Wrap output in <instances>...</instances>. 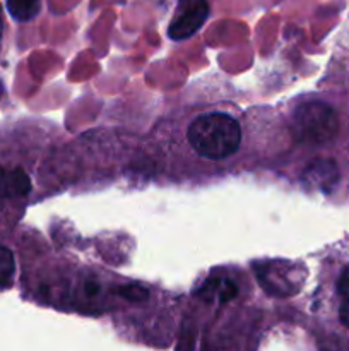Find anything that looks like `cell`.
I'll return each instance as SVG.
<instances>
[{
  "label": "cell",
  "mask_w": 349,
  "mask_h": 351,
  "mask_svg": "<svg viewBox=\"0 0 349 351\" xmlns=\"http://www.w3.org/2000/svg\"><path fill=\"white\" fill-rule=\"evenodd\" d=\"M31 178L21 167L0 165V201H17L29 195Z\"/></svg>",
  "instance_id": "4"
},
{
  "label": "cell",
  "mask_w": 349,
  "mask_h": 351,
  "mask_svg": "<svg viewBox=\"0 0 349 351\" xmlns=\"http://www.w3.org/2000/svg\"><path fill=\"white\" fill-rule=\"evenodd\" d=\"M202 298L205 300H218L221 304L233 300L238 295V287L231 280H222V278H212L205 281L204 288L201 290Z\"/></svg>",
  "instance_id": "6"
},
{
  "label": "cell",
  "mask_w": 349,
  "mask_h": 351,
  "mask_svg": "<svg viewBox=\"0 0 349 351\" xmlns=\"http://www.w3.org/2000/svg\"><path fill=\"white\" fill-rule=\"evenodd\" d=\"M337 290L342 298L341 308H339V317H341L342 324L349 328V267L342 271L341 278H339Z\"/></svg>",
  "instance_id": "9"
},
{
  "label": "cell",
  "mask_w": 349,
  "mask_h": 351,
  "mask_svg": "<svg viewBox=\"0 0 349 351\" xmlns=\"http://www.w3.org/2000/svg\"><path fill=\"white\" fill-rule=\"evenodd\" d=\"M209 16L207 0H178L177 10L168 27V36L174 41L194 36Z\"/></svg>",
  "instance_id": "3"
},
{
  "label": "cell",
  "mask_w": 349,
  "mask_h": 351,
  "mask_svg": "<svg viewBox=\"0 0 349 351\" xmlns=\"http://www.w3.org/2000/svg\"><path fill=\"white\" fill-rule=\"evenodd\" d=\"M303 177L307 178L310 185H315V187L322 189V191H331L337 184L339 170L334 161L317 160L308 165Z\"/></svg>",
  "instance_id": "5"
},
{
  "label": "cell",
  "mask_w": 349,
  "mask_h": 351,
  "mask_svg": "<svg viewBox=\"0 0 349 351\" xmlns=\"http://www.w3.org/2000/svg\"><path fill=\"white\" fill-rule=\"evenodd\" d=\"M291 132L294 141L305 146H322L331 143L339 132L337 113L327 103H301L291 117Z\"/></svg>",
  "instance_id": "2"
},
{
  "label": "cell",
  "mask_w": 349,
  "mask_h": 351,
  "mask_svg": "<svg viewBox=\"0 0 349 351\" xmlns=\"http://www.w3.org/2000/svg\"><path fill=\"white\" fill-rule=\"evenodd\" d=\"M187 137L197 154L209 160H224L238 151L242 127L228 113H205L188 125Z\"/></svg>",
  "instance_id": "1"
},
{
  "label": "cell",
  "mask_w": 349,
  "mask_h": 351,
  "mask_svg": "<svg viewBox=\"0 0 349 351\" xmlns=\"http://www.w3.org/2000/svg\"><path fill=\"white\" fill-rule=\"evenodd\" d=\"M14 273H16V261L12 252L0 243V290L12 287Z\"/></svg>",
  "instance_id": "8"
},
{
  "label": "cell",
  "mask_w": 349,
  "mask_h": 351,
  "mask_svg": "<svg viewBox=\"0 0 349 351\" xmlns=\"http://www.w3.org/2000/svg\"><path fill=\"white\" fill-rule=\"evenodd\" d=\"M3 33V17H2V9H0V38H2Z\"/></svg>",
  "instance_id": "12"
},
{
  "label": "cell",
  "mask_w": 349,
  "mask_h": 351,
  "mask_svg": "<svg viewBox=\"0 0 349 351\" xmlns=\"http://www.w3.org/2000/svg\"><path fill=\"white\" fill-rule=\"evenodd\" d=\"M99 290H101V287H99L96 281H88V283H86V295H88V297H94V295L99 293Z\"/></svg>",
  "instance_id": "11"
},
{
  "label": "cell",
  "mask_w": 349,
  "mask_h": 351,
  "mask_svg": "<svg viewBox=\"0 0 349 351\" xmlns=\"http://www.w3.org/2000/svg\"><path fill=\"white\" fill-rule=\"evenodd\" d=\"M118 293L122 295V297L129 298V300H133V302L146 300L147 298V290H144L142 287H137V285H133V287L118 288Z\"/></svg>",
  "instance_id": "10"
},
{
  "label": "cell",
  "mask_w": 349,
  "mask_h": 351,
  "mask_svg": "<svg viewBox=\"0 0 349 351\" xmlns=\"http://www.w3.org/2000/svg\"><path fill=\"white\" fill-rule=\"evenodd\" d=\"M10 16L16 21H29L40 12V0H5Z\"/></svg>",
  "instance_id": "7"
}]
</instances>
